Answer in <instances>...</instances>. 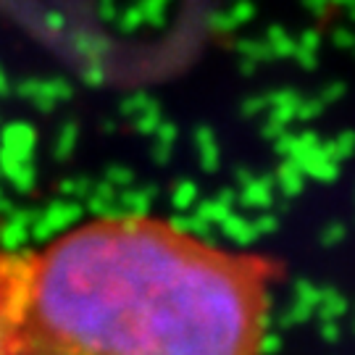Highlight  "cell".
I'll list each match as a JSON object with an SVG mask.
<instances>
[{"label": "cell", "instance_id": "6da1fadb", "mask_svg": "<svg viewBox=\"0 0 355 355\" xmlns=\"http://www.w3.org/2000/svg\"><path fill=\"white\" fill-rule=\"evenodd\" d=\"M282 263L145 214L29 255L24 355H263Z\"/></svg>", "mask_w": 355, "mask_h": 355}, {"label": "cell", "instance_id": "7a4b0ae2", "mask_svg": "<svg viewBox=\"0 0 355 355\" xmlns=\"http://www.w3.org/2000/svg\"><path fill=\"white\" fill-rule=\"evenodd\" d=\"M29 255L0 248V355H24V308Z\"/></svg>", "mask_w": 355, "mask_h": 355}]
</instances>
